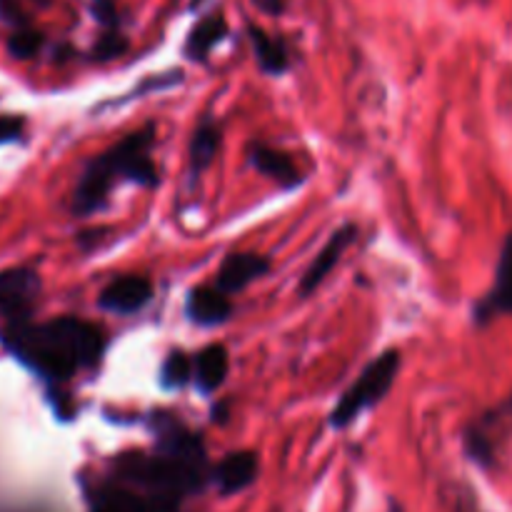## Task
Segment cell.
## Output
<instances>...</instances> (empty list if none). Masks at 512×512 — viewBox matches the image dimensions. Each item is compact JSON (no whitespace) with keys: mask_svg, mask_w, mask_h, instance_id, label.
<instances>
[{"mask_svg":"<svg viewBox=\"0 0 512 512\" xmlns=\"http://www.w3.org/2000/svg\"><path fill=\"white\" fill-rule=\"evenodd\" d=\"M355 240H358V228H355L353 223L340 225V228L330 235L328 243L320 248V253L315 255L313 263L308 265V270H305L303 278H300V285H298L300 298H308V295H313L315 290L323 285V280L328 278L330 270L340 263L345 250H348Z\"/></svg>","mask_w":512,"mask_h":512,"instance_id":"obj_7","label":"cell"},{"mask_svg":"<svg viewBox=\"0 0 512 512\" xmlns=\"http://www.w3.org/2000/svg\"><path fill=\"white\" fill-rule=\"evenodd\" d=\"M248 160L260 175L270 178L283 190H295L303 185V173H300L298 163L273 145L253 143L248 150Z\"/></svg>","mask_w":512,"mask_h":512,"instance_id":"obj_10","label":"cell"},{"mask_svg":"<svg viewBox=\"0 0 512 512\" xmlns=\"http://www.w3.org/2000/svg\"><path fill=\"white\" fill-rule=\"evenodd\" d=\"M270 270L268 258L255 253H233L220 263L218 275H215V288L223 290L225 295L240 293V290L248 288L250 283H255L258 278H263Z\"/></svg>","mask_w":512,"mask_h":512,"instance_id":"obj_11","label":"cell"},{"mask_svg":"<svg viewBox=\"0 0 512 512\" xmlns=\"http://www.w3.org/2000/svg\"><path fill=\"white\" fill-rule=\"evenodd\" d=\"M248 35L250 43H253V53L260 70L268 75H283L290 65V55L283 40L275 38V35H268L260 28H250Z\"/></svg>","mask_w":512,"mask_h":512,"instance_id":"obj_17","label":"cell"},{"mask_svg":"<svg viewBox=\"0 0 512 512\" xmlns=\"http://www.w3.org/2000/svg\"><path fill=\"white\" fill-rule=\"evenodd\" d=\"M398 373H400L398 350H385L383 355H378V358H375L373 363L360 373V378L345 390L340 403L335 405V410L330 413V425L338 430L353 425L365 410L378 405L380 400L390 393Z\"/></svg>","mask_w":512,"mask_h":512,"instance_id":"obj_3","label":"cell"},{"mask_svg":"<svg viewBox=\"0 0 512 512\" xmlns=\"http://www.w3.org/2000/svg\"><path fill=\"white\" fill-rule=\"evenodd\" d=\"M153 145L155 128L145 125V128L125 135L120 143L110 145L98 158L90 160L73 193V213L80 218L98 213L108 203L113 185H118L120 180H130V183L143 185V188H155L158 170L150 158Z\"/></svg>","mask_w":512,"mask_h":512,"instance_id":"obj_2","label":"cell"},{"mask_svg":"<svg viewBox=\"0 0 512 512\" xmlns=\"http://www.w3.org/2000/svg\"><path fill=\"white\" fill-rule=\"evenodd\" d=\"M40 278L30 268H10L0 273V315L10 323H25L38 303Z\"/></svg>","mask_w":512,"mask_h":512,"instance_id":"obj_6","label":"cell"},{"mask_svg":"<svg viewBox=\"0 0 512 512\" xmlns=\"http://www.w3.org/2000/svg\"><path fill=\"white\" fill-rule=\"evenodd\" d=\"M93 512H178V498L170 495H153L140 498L138 493L115 485H100L90 495Z\"/></svg>","mask_w":512,"mask_h":512,"instance_id":"obj_8","label":"cell"},{"mask_svg":"<svg viewBox=\"0 0 512 512\" xmlns=\"http://www.w3.org/2000/svg\"><path fill=\"white\" fill-rule=\"evenodd\" d=\"M228 350L223 345H208L193 360V380L200 393H215L228 375Z\"/></svg>","mask_w":512,"mask_h":512,"instance_id":"obj_15","label":"cell"},{"mask_svg":"<svg viewBox=\"0 0 512 512\" xmlns=\"http://www.w3.org/2000/svg\"><path fill=\"white\" fill-rule=\"evenodd\" d=\"M153 298V285L143 275H123L110 280L100 293L98 305L115 315H135Z\"/></svg>","mask_w":512,"mask_h":512,"instance_id":"obj_9","label":"cell"},{"mask_svg":"<svg viewBox=\"0 0 512 512\" xmlns=\"http://www.w3.org/2000/svg\"><path fill=\"white\" fill-rule=\"evenodd\" d=\"M258 478V455L250 450L228 453L213 470V480L220 495H238Z\"/></svg>","mask_w":512,"mask_h":512,"instance_id":"obj_13","label":"cell"},{"mask_svg":"<svg viewBox=\"0 0 512 512\" xmlns=\"http://www.w3.org/2000/svg\"><path fill=\"white\" fill-rule=\"evenodd\" d=\"M390 512H400V508H398V505H393V508H390Z\"/></svg>","mask_w":512,"mask_h":512,"instance_id":"obj_24","label":"cell"},{"mask_svg":"<svg viewBox=\"0 0 512 512\" xmlns=\"http://www.w3.org/2000/svg\"><path fill=\"white\" fill-rule=\"evenodd\" d=\"M228 33V23L220 13L205 15L203 20L195 23V28L188 33V40H185V55L190 60H205L210 55V50L220 43Z\"/></svg>","mask_w":512,"mask_h":512,"instance_id":"obj_16","label":"cell"},{"mask_svg":"<svg viewBox=\"0 0 512 512\" xmlns=\"http://www.w3.org/2000/svg\"><path fill=\"white\" fill-rule=\"evenodd\" d=\"M512 433V395L508 400L485 413L465 433V450L480 468H493L498 460L500 443Z\"/></svg>","mask_w":512,"mask_h":512,"instance_id":"obj_4","label":"cell"},{"mask_svg":"<svg viewBox=\"0 0 512 512\" xmlns=\"http://www.w3.org/2000/svg\"><path fill=\"white\" fill-rule=\"evenodd\" d=\"M123 50H125V40L123 35L115 33V30H108V33L98 40V45H95V55H98L100 60L115 58V55H120Z\"/></svg>","mask_w":512,"mask_h":512,"instance_id":"obj_21","label":"cell"},{"mask_svg":"<svg viewBox=\"0 0 512 512\" xmlns=\"http://www.w3.org/2000/svg\"><path fill=\"white\" fill-rule=\"evenodd\" d=\"M3 343L20 363L50 380L73 378L75 373L98 365L105 338L100 328L78 318H58L50 323H10Z\"/></svg>","mask_w":512,"mask_h":512,"instance_id":"obj_1","label":"cell"},{"mask_svg":"<svg viewBox=\"0 0 512 512\" xmlns=\"http://www.w3.org/2000/svg\"><path fill=\"white\" fill-rule=\"evenodd\" d=\"M40 45H43V35H40L38 30H33V28H25V25H23V28L15 30V33L8 38L10 55H13V58H18V60L33 58V55L40 50Z\"/></svg>","mask_w":512,"mask_h":512,"instance_id":"obj_19","label":"cell"},{"mask_svg":"<svg viewBox=\"0 0 512 512\" xmlns=\"http://www.w3.org/2000/svg\"><path fill=\"white\" fill-rule=\"evenodd\" d=\"M25 118L23 115H0V145L15 143L23 138Z\"/></svg>","mask_w":512,"mask_h":512,"instance_id":"obj_20","label":"cell"},{"mask_svg":"<svg viewBox=\"0 0 512 512\" xmlns=\"http://www.w3.org/2000/svg\"><path fill=\"white\" fill-rule=\"evenodd\" d=\"M258 8L268 15H280L283 13V0H255Z\"/></svg>","mask_w":512,"mask_h":512,"instance_id":"obj_22","label":"cell"},{"mask_svg":"<svg viewBox=\"0 0 512 512\" xmlns=\"http://www.w3.org/2000/svg\"><path fill=\"white\" fill-rule=\"evenodd\" d=\"M190 380H193V360L185 353H180V350H173V353L165 358L163 368H160V383H163L165 388L175 390L188 385Z\"/></svg>","mask_w":512,"mask_h":512,"instance_id":"obj_18","label":"cell"},{"mask_svg":"<svg viewBox=\"0 0 512 512\" xmlns=\"http://www.w3.org/2000/svg\"><path fill=\"white\" fill-rule=\"evenodd\" d=\"M220 145H223V130H220L218 120H213V118L200 120V125L195 128L193 138H190V153H188L190 178L195 180L200 173H205V170L213 165Z\"/></svg>","mask_w":512,"mask_h":512,"instance_id":"obj_14","label":"cell"},{"mask_svg":"<svg viewBox=\"0 0 512 512\" xmlns=\"http://www.w3.org/2000/svg\"><path fill=\"white\" fill-rule=\"evenodd\" d=\"M185 315L200 328H213V325H223L233 315V303L215 285H198L188 293Z\"/></svg>","mask_w":512,"mask_h":512,"instance_id":"obj_12","label":"cell"},{"mask_svg":"<svg viewBox=\"0 0 512 512\" xmlns=\"http://www.w3.org/2000/svg\"><path fill=\"white\" fill-rule=\"evenodd\" d=\"M38 3H40V5H48V3H50V0H38Z\"/></svg>","mask_w":512,"mask_h":512,"instance_id":"obj_25","label":"cell"},{"mask_svg":"<svg viewBox=\"0 0 512 512\" xmlns=\"http://www.w3.org/2000/svg\"><path fill=\"white\" fill-rule=\"evenodd\" d=\"M205 0H190V5H193V8H198V5H203Z\"/></svg>","mask_w":512,"mask_h":512,"instance_id":"obj_23","label":"cell"},{"mask_svg":"<svg viewBox=\"0 0 512 512\" xmlns=\"http://www.w3.org/2000/svg\"><path fill=\"white\" fill-rule=\"evenodd\" d=\"M505 315H512V233L505 235L503 245H500L493 288L473 308V320L480 328L505 318Z\"/></svg>","mask_w":512,"mask_h":512,"instance_id":"obj_5","label":"cell"}]
</instances>
